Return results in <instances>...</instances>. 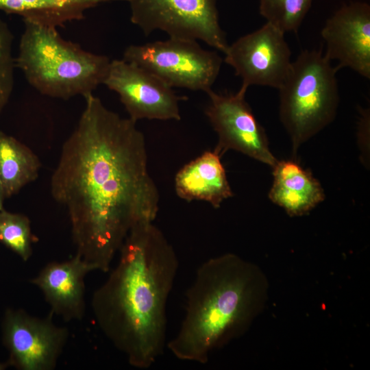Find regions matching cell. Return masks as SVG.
Segmentation results:
<instances>
[{"instance_id":"cell-1","label":"cell","mask_w":370,"mask_h":370,"mask_svg":"<svg viewBox=\"0 0 370 370\" xmlns=\"http://www.w3.org/2000/svg\"><path fill=\"white\" fill-rule=\"evenodd\" d=\"M84 98L51 175V193L67 210L76 254L94 271L107 272L131 229L153 222L160 195L136 121L93 94Z\"/></svg>"},{"instance_id":"cell-2","label":"cell","mask_w":370,"mask_h":370,"mask_svg":"<svg viewBox=\"0 0 370 370\" xmlns=\"http://www.w3.org/2000/svg\"><path fill=\"white\" fill-rule=\"evenodd\" d=\"M119 262L93 293L97 325L128 363L147 369L164 352L166 304L179 267L177 254L153 222L135 225Z\"/></svg>"},{"instance_id":"cell-3","label":"cell","mask_w":370,"mask_h":370,"mask_svg":"<svg viewBox=\"0 0 370 370\" xmlns=\"http://www.w3.org/2000/svg\"><path fill=\"white\" fill-rule=\"evenodd\" d=\"M268 288L262 271L236 254L207 260L186 291L184 319L166 347L178 360L207 363L214 351L248 330L265 306Z\"/></svg>"},{"instance_id":"cell-4","label":"cell","mask_w":370,"mask_h":370,"mask_svg":"<svg viewBox=\"0 0 370 370\" xmlns=\"http://www.w3.org/2000/svg\"><path fill=\"white\" fill-rule=\"evenodd\" d=\"M23 21L15 64L40 93L62 99L85 97L103 84L109 58L64 40L56 28Z\"/></svg>"},{"instance_id":"cell-5","label":"cell","mask_w":370,"mask_h":370,"mask_svg":"<svg viewBox=\"0 0 370 370\" xmlns=\"http://www.w3.org/2000/svg\"><path fill=\"white\" fill-rule=\"evenodd\" d=\"M333 66L321 49L302 51L278 89L280 119L291 138L293 154L331 123L339 103Z\"/></svg>"},{"instance_id":"cell-6","label":"cell","mask_w":370,"mask_h":370,"mask_svg":"<svg viewBox=\"0 0 370 370\" xmlns=\"http://www.w3.org/2000/svg\"><path fill=\"white\" fill-rule=\"evenodd\" d=\"M123 60L159 77L171 88L210 91L223 62L216 52L201 47L197 40L169 38L140 45H130Z\"/></svg>"},{"instance_id":"cell-7","label":"cell","mask_w":370,"mask_h":370,"mask_svg":"<svg viewBox=\"0 0 370 370\" xmlns=\"http://www.w3.org/2000/svg\"><path fill=\"white\" fill-rule=\"evenodd\" d=\"M130 20L148 36L201 40L225 53L229 45L219 23L216 0H127Z\"/></svg>"},{"instance_id":"cell-8","label":"cell","mask_w":370,"mask_h":370,"mask_svg":"<svg viewBox=\"0 0 370 370\" xmlns=\"http://www.w3.org/2000/svg\"><path fill=\"white\" fill-rule=\"evenodd\" d=\"M53 314L43 318L8 308L1 323L2 341L10 367L19 370H53L67 342L69 330L56 325Z\"/></svg>"},{"instance_id":"cell-9","label":"cell","mask_w":370,"mask_h":370,"mask_svg":"<svg viewBox=\"0 0 370 370\" xmlns=\"http://www.w3.org/2000/svg\"><path fill=\"white\" fill-rule=\"evenodd\" d=\"M247 88L241 86L236 93L207 92L210 102L205 114L218 135L214 149L220 156L235 150L271 168L278 162L269 148L263 127L245 99Z\"/></svg>"},{"instance_id":"cell-10","label":"cell","mask_w":370,"mask_h":370,"mask_svg":"<svg viewBox=\"0 0 370 370\" xmlns=\"http://www.w3.org/2000/svg\"><path fill=\"white\" fill-rule=\"evenodd\" d=\"M284 32L266 23L228 46L224 61L240 77L242 86L279 89L289 72L291 51Z\"/></svg>"},{"instance_id":"cell-11","label":"cell","mask_w":370,"mask_h":370,"mask_svg":"<svg viewBox=\"0 0 370 370\" xmlns=\"http://www.w3.org/2000/svg\"><path fill=\"white\" fill-rule=\"evenodd\" d=\"M103 84L118 94L135 121L181 119L179 102L185 97L177 96L162 79L134 63L112 60Z\"/></svg>"},{"instance_id":"cell-12","label":"cell","mask_w":370,"mask_h":370,"mask_svg":"<svg viewBox=\"0 0 370 370\" xmlns=\"http://www.w3.org/2000/svg\"><path fill=\"white\" fill-rule=\"evenodd\" d=\"M324 55L335 60L339 70L347 67L370 79V5L355 1L345 4L329 18L321 30Z\"/></svg>"},{"instance_id":"cell-13","label":"cell","mask_w":370,"mask_h":370,"mask_svg":"<svg viewBox=\"0 0 370 370\" xmlns=\"http://www.w3.org/2000/svg\"><path fill=\"white\" fill-rule=\"evenodd\" d=\"M92 267L75 254L71 259L46 264L30 282L43 293L53 314L66 321L81 320L85 312V282Z\"/></svg>"},{"instance_id":"cell-14","label":"cell","mask_w":370,"mask_h":370,"mask_svg":"<svg viewBox=\"0 0 370 370\" xmlns=\"http://www.w3.org/2000/svg\"><path fill=\"white\" fill-rule=\"evenodd\" d=\"M269 199L291 217L307 214L324 201L325 195L312 173L295 160H278Z\"/></svg>"},{"instance_id":"cell-15","label":"cell","mask_w":370,"mask_h":370,"mask_svg":"<svg viewBox=\"0 0 370 370\" xmlns=\"http://www.w3.org/2000/svg\"><path fill=\"white\" fill-rule=\"evenodd\" d=\"M177 196L187 201H205L218 208L233 196L221 156L206 151L181 168L175 177Z\"/></svg>"},{"instance_id":"cell-16","label":"cell","mask_w":370,"mask_h":370,"mask_svg":"<svg viewBox=\"0 0 370 370\" xmlns=\"http://www.w3.org/2000/svg\"><path fill=\"white\" fill-rule=\"evenodd\" d=\"M127 0H0V10L21 16L28 21L49 27H63L68 22L84 18L90 8L112 1Z\"/></svg>"},{"instance_id":"cell-17","label":"cell","mask_w":370,"mask_h":370,"mask_svg":"<svg viewBox=\"0 0 370 370\" xmlns=\"http://www.w3.org/2000/svg\"><path fill=\"white\" fill-rule=\"evenodd\" d=\"M40 166L39 158L32 149L15 138L0 132V182L5 198L35 181Z\"/></svg>"},{"instance_id":"cell-18","label":"cell","mask_w":370,"mask_h":370,"mask_svg":"<svg viewBox=\"0 0 370 370\" xmlns=\"http://www.w3.org/2000/svg\"><path fill=\"white\" fill-rule=\"evenodd\" d=\"M313 0H259L260 14L283 32L296 33Z\"/></svg>"},{"instance_id":"cell-19","label":"cell","mask_w":370,"mask_h":370,"mask_svg":"<svg viewBox=\"0 0 370 370\" xmlns=\"http://www.w3.org/2000/svg\"><path fill=\"white\" fill-rule=\"evenodd\" d=\"M33 235L30 221L18 213L0 211V242L16 254L23 261L32 254Z\"/></svg>"},{"instance_id":"cell-20","label":"cell","mask_w":370,"mask_h":370,"mask_svg":"<svg viewBox=\"0 0 370 370\" xmlns=\"http://www.w3.org/2000/svg\"><path fill=\"white\" fill-rule=\"evenodd\" d=\"M13 35L0 19V113L8 103L14 86L15 59L12 54Z\"/></svg>"},{"instance_id":"cell-21","label":"cell","mask_w":370,"mask_h":370,"mask_svg":"<svg viewBox=\"0 0 370 370\" xmlns=\"http://www.w3.org/2000/svg\"><path fill=\"white\" fill-rule=\"evenodd\" d=\"M5 199L3 189L1 185V183L0 182V211L2 210L3 208V201Z\"/></svg>"},{"instance_id":"cell-22","label":"cell","mask_w":370,"mask_h":370,"mask_svg":"<svg viewBox=\"0 0 370 370\" xmlns=\"http://www.w3.org/2000/svg\"><path fill=\"white\" fill-rule=\"evenodd\" d=\"M8 367H10V366L8 361H6L5 362L0 363V370H4L7 369Z\"/></svg>"}]
</instances>
